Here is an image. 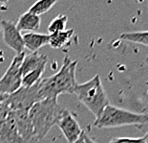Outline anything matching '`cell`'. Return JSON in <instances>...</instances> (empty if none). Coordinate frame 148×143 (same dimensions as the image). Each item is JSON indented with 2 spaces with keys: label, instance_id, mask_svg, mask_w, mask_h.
I'll return each mask as SVG.
<instances>
[{
  "label": "cell",
  "instance_id": "14",
  "mask_svg": "<svg viewBox=\"0 0 148 143\" xmlns=\"http://www.w3.org/2000/svg\"><path fill=\"white\" fill-rule=\"evenodd\" d=\"M75 34L74 29H69L61 32H58V33L50 35V40H49V45L52 48L59 49L62 48L63 46L67 45L69 41L72 40Z\"/></svg>",
  "mask_w": 148,
  "mask_h": 143
},
{
  "label": "cell",
  "instance_id": "26",
  "mask_svg": "<svg viewBox=\"0 0 148 143\" xmlns=\"http://www.w3.org/2000/svg\"><path fill=\"white\" fill-rule=\"evenodd\" d=\"M145 62H146L147 65H148V57H147V58H146V61H145Z\"/></svg>",
  "mask_w": 148,
  "mask_h": 143
},
{
  "label": "cell",
  "instance_id": "16",
  "mask_svg": "<svg viewBox=\"0 0 148 143\" xmlns=\"http://www.w3.org/2000/svg\"><path fill=\"white\" fill-rule=\"evenodd\" d=\"M56 0H40L31 6L28 12L40 17L42 14H45L46 12L51 10L53 6L56 5Z\"/></svg>",
  "mask_w": 148,
  "mask_h": 143
},
{
  "label": "cell",
  "instance_id": "7",
  "mask_svg": "<svg viewBox=\"0 0 148 143\" xmlns=\"http://www.w3.org/2000/svg\"><path fill=\"white\" fill-rule=\"evenodd\" d=\"M56 125L61 130L68 143H75L83 133L75 116L66 109L61 112Z\"/></svg>",
  "mask_w": 148,
  "mask_h": 143
},
{
  "label": "cell",
  "instance_id": "18",
  "mask_svg": "<svg viewBox=\"0 0 148 143\" xmlns=\"http://www.w3.org/2000/svg\"><path fill=\"white\" fill-rule=\"evenodd\" d=\"M68 17L65 15H58V17L51 21V23L48 26L49 35L58 33V32L65 31L66 24H67Z\"/></svg>",
  "mask_w": 148,
  "mask_h": 143
},
{
  "label": "cell",
  "instance_id": "24",
  "mask_svg": "<svg viewBox=\"0 0 148 143\" xmlns=\"http://www.w3.org/2000/svg\"><path fill=\"white\" fill-rule=\"evenodd\" d=\"M9 96V95H4V94H1L0 93V104L3 103L4 101L7 99V97Z\"/></svg>",
  "mask_w": 148,
  "mask_h": 143
},
{
  "label": "cell",
  "instance_id": "25",
  "mask_svg": "<svg viewBox=\"0 0 148 143\" xmlns=\"http://www.w3.org/2000/svg\"><path fill=\"white\" fill-rule=\"evenodd\" d=\"M144 140H145V143H148V132L144 135Z\"/></svg>",
  "mask_w": 148,
  "mask_h": 143
},
{
  "label": "cell",
  "instance_id": "13",
  "mask_svg": "<svg viewBox=\"0 0 148 143\" xmlns=\"http://www.w3.org/2000/svg\"><path fill=\"white\" fill-rule=\"evenodd\" d=\"M41 18L38 15L31 14L29 12H26L22 14L18 18L16 24V28L20 32L21 31H37L40 28Z\"/></svg>",
  "mask_w": 148,
  "mask_h": 143
},
{
  "label": "cell",
  "instance_id": "17",
  "mask_svg": "<svg viewBox=\"0 0 148 143\" xmlns=\"http://www.w3.org/2000/svg\"><path fill=\"white\" fill-rule=\"evenodd\" d=\"M46 66H42V67L37 68L36 70L29 73V74L25 75L22 77V87H31L37 84L42 79V75L44 71H45Z\"/></svg>",
  "mask_w": 148,
  "mask_h": 143
},
{
  "label": "cell",
  "instance_id": "11",
  "mask_svg": "<svg viewBox=\"0 0 148 143\" xmlns=\"http://www.w3.org/2000/svg\"><path fill=\"white\" fill-rule=\"evenodd\" d=\"M47 61H48L47 56L43 55V54H38V52H34L29 55H25L20 68L22 77L36 70L37 68L46 66Z\"/></svg>",
  "mask_w": 148,
  "mask_h": 143
},
{
  "label": "cell",
  "instance_id": "12",
  "mask_svg": "<svg viewBox=\"0 0 148 143\" xmlns=\"http://www.w3.org/2000/svg\"><path fill=\"white\" fill-rule=\"evenodd\" d=\"M22 37H23L25 48L29 49L30 51H32V53L37 52L43 46L49 44L50 40L49 34H40L34 33V32H29V33L24 34Z\"/></svg>",
  "mask_w": 148,
  "mask_h": 143
},
{
  "label": "cell",
  "instance_id": "5",
  "mask_svg": "<svg viewBox=\"0 0 148 143\" xmlns=\"http://www.w3.org/2000/svg\"><path fill=\"white\" fill-rule=\"evenodd\" d=\"M40 81L31 87H21L18 90L9 95L4 102L12 112H29L34 104L41 101L38 94Z\"/></svg>",
  "mask_w": 148,
  "mask_h": 143
},
{
  "label": "cell",
  "instance_id": "3",
  "mask_svg": "<svg viewBox=\"0 0 148 143\" xmlns=\"http://www.w3.org/2000/svg\"><path fill=\"white\" fill-rule=\"evenodd\" d=\"M74 94L77 95L78 100L96 116V119L100 116L109 105L108 97L99 75H96L83 84H77Z\"/></svg>",
  "mask_w": 148,
  "mask_h": 143
},
{
  "label": "cell",
  "instance_id": "22",
  "mask_svg": "<svg viewBox=\"0 0 148 143\" xmlns=\"http://www.w3.org/2000/svg\"><path fill=\"white\" fill-rule=\"evenodd\" d=\"M83 133H84V132H83L82 133H81V135L79 136V137H78V139H77V140L75 141V143H86V142H85V139H84V135H83Z\"/></svg>",
  "mask_w": 148,
  "mask_h": 143
},
{
  "label": "cell",
  "instance_id": "4",
  "mask_svg": "<svg viewBox=\"0 0 148 143\" xmlns=\"http://www.w3.org/2000/svg\"><path fill=\"white\" fill-rule=\"evenodd\" d=\"M148 124V113H137L108 105L95 121L97 128H116L122 126H145Z\"/></svg>",
  "mask_w": 148,
  "mask_h": 143
},
{
  "label": "cell",
  "instance_id": "2",
  "mask_svg": "<svg viewBox=\"0 0 148 143\" xmlns=\"http://www.w3.org/2000/svg\"><path fill=\"white\" fill-rule=\"evenodd\" d=\"M63 110L64 108L55 99L41 100L31 108L29 117L38 140L43 139L53 125H56Z\"/></svg>",
  "mask_w": 148,
  "mask_h": 143
},
{
  "label": "cell",
  "instance_id": "20",
  "mask_svg": "<svg viewBox=\"0 0 148 143\" xmlns=\"http://www.w3.org/2000/svg\"><path fill=\"white\" fill-rule=\"evenodd\" d=\"M10 112H11L10 108L6 105L5 102L0 104V123H1L3 120L8 116V114Z\"/></svg>",
  "mask_w": 148,
  "mask_h": 143
},
{
  "label": "cell",
  "instance_id": "9",
  "mask_svg": "<svg viewBox=\"0 0 148 143\" xmlns=\"http://www.w3.org/2000/svg\"><path fill=\"white\" fill-rule=\"evenodd\" d=\"M12 112V110H11ZM15 121L17 132L22 139V143H37V139L34 133L33 125L31 123L29 112H12Z\"/></svg>",
  "mask_w": 148,
  "mask_h": 143
},
{
  "label": "cell",
  "instance_id": "1",
  "mask_svg": "<svg viewBox=\"0 0 148 143\" xmlns=\"http://www.w3.org/2000/svg\"><path fill=\"white\" fill-rule=\"evenodd\" d=\"M77 65V61H73L69 56H65L58 72L49 78L41 79L38 90L40 99L58 100L60 94L75 93V90L77 85L75 80Z\"/></svg>",
  "mask_w": 148,
  "mask_h": 143
},
{
  "label": "cell",
  "instance_id": "10",
  "mask_svg": "<svg viewBox=\"0 0 148 143\" xmlns=\"http://www.w3.org/2000/svg\"><path fill=\"white\" fill-rule=\"evenodd\" d=\"M0 143H22L12 112L0 123Z\"/></svg>",
  "mask_w": 148,
  "mask_h": 143
},
{
  "label": "cell",
  "instance_id": "15",
  "mask_svg": "<svg viewBox=\"0 0 148 143\" xmlns=\"http://www.w3.org/2000/svg\"><path fill=\"white\" fill-rule=\"evenodd\" d=\"M121 40L131 41L134 43L143 44V45L148 46V30L143 32H128V33H123L121 35Z\"/></svg>",
  "mask_w": 148,
  "mask_h": 143
},
{
  "label": "cell",
  "instance_id": "23",
  "mask_svg": "<svg viewBox=\"0 0 148 143\" xmlns=\"http://www.w3.org/2000/svg\"><path fill=\"white\" fill-rule=\"evenodd\" d=\"M8 6V1H1L0 0V8H2L3 10H6Z\"/></svg>",
  "mask_w": 148,
  "mask_h": 143
},
{
  "label": "cell",
  "instance_id": "21",
  "mask_svg": "<svg viewBox=\"0 0 148 143\" xmlns=\"http://www.w3.org/2000/svg\"><path fill=\"white\" fill-rule=\"evenodd\" d=\"M83 135H84V139H85V142H86V143H97L96 141H94L93 139L91 138L90 136L88 135L87 133H85V132H84V133H83Z\"/></svg>",
  "mask_w": 148,
  "mask_h": 143
},
{
  "label": "cell",
  "instance_id": "19",
  "mask_svg": "<svg viewBox=\"0 0 148 143\" xmlns=\"http://www.w3.org/2000/svg\"><path fill=\"white\" fill-rule=\"evenodd\" d=\"M109 143H145L143 137H115Z\"/></svg>",
  "mask_w": 148,
  "mask_h": 143
},
{
  "label": "cell",
  "instance_id": "27",
  "mask_svg": "<svg viewBox=\"0 0 148 143\" xmlns=\"http://www.w3.org/2000/svg\"><path fill=\"white\" fill-rule=\"evenodd\" d=\"M145 126H146V127H148V124H147V125H145ZM145 126H144V127H145Z\"/></svg>",
  "mask_w": 148,
  "mask_h": 143
},
{
  "label": "cell",
  "instance_id": "6",
  "mask_svg": "<svg viewBox=\"0 0 148 143\" xmlns=\"http://www.w3.org/2000/svg\"><path fill=\"white\" fill-rule=\"evenodd\" d=\"M25 57V52L16 54L7 70L0 79V93L11 95L22 87L21 63Z\"/></svg>",
  "mask_w": 148,
  "mask_h": 143
},
{
  "label": "cell",
  "instance_id": "8",
  "mask_svg": "<svg viewBox=\"0 0 148 143\" xmlns=\"http://www.w3.org/2000/svg\"><path fill=\"white\" fill-rule=\"evenodd\" d=\"M0 26L3 33V40L8 47H10L16 54L24 52L25 45L20 31L16 28V24L10 20H2Z\"/></svg>",
  "mask_w": 148,
  "mask_h": 143
}]
</instances>
